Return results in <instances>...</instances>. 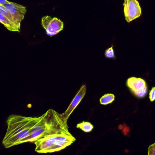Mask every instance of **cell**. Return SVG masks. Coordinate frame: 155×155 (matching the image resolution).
I'll list each match as a JSON object with an SVG mask.
<instances>
[{"label":"cell","mask_w":155,"mask_h":155,"mask_svg":"<svg viewBox=\"0 0 155 155\" xmlns=\"http://www.w3.org/2000/svg\"><path fill=\"white\" fill-rule=\"evenodd\" d=\"M105 56L106 58H109V59L115 58L114 52L113 49V46L106 50L105 52Z\"/></svg>","instance_id":"obj_12"},{"label":"cell","mask_w":155,"mask_h":155,"mask_svg":"<svg viewBox=\"0 0 155 155\" xmlns=\"http://www.w3.org/2000/svg\"><path fill=\"white\" fill-rule=\"evenodd\" d=\"M8 2H9V1H7V0H0V5H5Z\"/></svg>","instance_id":"obj_15"},{"label":"cell","mask_w":155,"mask_h":155,"mask_svg":"<svg viewBox=\"0 0 155 155\" xmlns=\"http://www.w3.org/2000/svg\"><path fill=\"white\" fill-rule=\"evenodd\" d=\"M76 138L69 132H60L45 136L34 142L35 151L39 153L59 152L71 145Z\"/></svg>","instance_id":"obj_3"},{"label":"cell","mask_w":155,"mask_h":155,"mask_svg":"<svg viewBox=\"0 0 155 155\" xmlns=\"http://www.w3.org/2000/svg\"><path fill=\"white\" fill-rule=\"evenodd\" d=\"M115 100V95L113 94H106L100 99L101 104L107 105L113 103Z\"/></svg>","instance_id":"obj_10"},{"label":"cell","mask_w":155,"mask_h":155,"mask_svg":"<svg viewBox=\"0 0 155 155\" xmlns=\"http://www.w3.org/2000/svg\"><path fill=\"white\" fill-rule=\"evenodd\" d=\"M4 6L12 15L14 23L21 30V22L24 19L27 10L25 6L16 3L9 2Z\"/></svg>","instance_id":"obj_5"},{"label":"cell","mask_w":155,"mask_h":155,"mask_svg":"<svg viewBox=\"0 0 155 155\" xmlns=\"http://www.w3.org/2000/svg\"><path fill=\"white\" fill-rule=\"evenodd\" d=\"M0 22L4 26L10 31L12 32H20L19 29L14 23L12 22L7 17L0 13Z\"/></svg>","instance_id":"obj_9"},{"label":"cell","mask_w":155,"mask_h":155,"mask_svg":"<svg viewBox=\"0 0 155 155\" xmlns=\"http://www.w3.org/2000/svg\"><path fill=\"white\" fill-rule=\"evenodd\" d=\"M41 25L47 35L50 36H54L63 30L64 23L56 17L44 16L41 19Z\"/></svg>","instance_id":"obj_4"},{"label":"cell","mask_w":155,"mask_h":155,"mask_svg":"<svg viewBox=\"0 0 155 155\" xmlns=\"http://www.w3.org/2000/svg\"><path fill=\"white\" fill-rule=\"evenodd\" d=\"M126 84L131 92L137 97L143 98L147 94V85L145 81L142 78L134 77L128 78Z\"/></svg>","instance_id":"obj_7"},{"label":"cell","mask_w":155,"mask_h":155,"mask_svg":"<svg viewBox=\"0 0 155 155\" xmlns=\"http://www.w3.org/2000/svg\"><path fill=\"white\" fill-rule=\"evenodd\" d=\"M41 118L32 127L30 135L25 143H34L40 138L60 132H69L67 123L59 113L53 109H50L41 116Z\"/></svg>","instance_id":"obj_2"},{"label":"cell","mask_w":155,"mask_h":155,"mask_svg":"<svg viewBox=\"0 0 155 155\" xmlns=\"http://www.w3.org/2000/svg\"><path fill=\"white\" fill-rule=\"evenodd\" d=\"M149 98L151 102H153L155 100V86L152 88L149 93Z\"/></svg>","instance_id":"obj_14"},{"label":"cell","mask_w":155,"mask_h":155,"mask_svg":"<svg viewBox=\"0 0 155 155\" xmlns=\"http://www.w3.org/2000/svg\"><path fill=\"white\" fill-rule=\"evenodd\" d=\"M76 127L85 133H89L93 130L94 126L89 122H83L80 123L78 124Z\"/></svg>","instance_id":"obj_11"},{"label":"cell","mask_w":155,"mask_h":155,"mask_svg":"<svg viewBox=\"0 0 155 155\" xmlns=\"http://www.w3.org/2000/svg\"><path fill=\"white\" fill-rule=\"evenodd\" d=\"M37 117H26L17 115L10 116L7 119L6 133L2 141L5 148H9L25 143L30 135L32 127L40 120Z\"/></svg>","instance_id":"obj_1"},{"label":"cell","mask_w":155,"mask_h":155,"mask_svg":"<svg viewBox=\"0 0 155 155\" xmlns=\"http://www.w3.org/2000/svg\"><path fill=\"white\" fill-rule=\"evenodd\" d=\"M86 91V86L85 84L83 85L78 90L67 110L64 113L61 114L63 118L66 123H67L68 118L85 95Z\"/></svg>","instance_id":"obj_8"},{"label":"cell","mask_w":155,"mask_h":155,"mask_svg":"<svg viewBox=\"0 0 155 155\" xmlns=\"http://www.w3.org/2000/svg\"><path fill=\"white\" fill-rule=\"evenodd\" d=\"M124 13L126 20L130 23L142 14V9L137 0H124Z\"/></svg>","instance_id":"obj_6"},{"label":"cell","mask_w":155,"mask_h":155,"mask_svg":"<svg viewBox=\"0 0 155 155\" xmlns=\"http://www.w3.org/2000/svg\"><path fill=\"white\" fill-rule=\"evenodd\" d=\"M148 152V155H155V143L149 147Z\"/></svg>","instance_id":"obj_13"}]
</instances>
